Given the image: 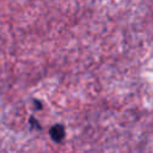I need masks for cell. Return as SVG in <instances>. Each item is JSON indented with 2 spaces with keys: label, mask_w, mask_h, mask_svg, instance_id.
<instances>
[{
  "label": "cell",
  "mask_w": 153,
  "mask_h": 153,
  "mask_svg": "<svg viewBox=\"0 0 153 153\" xmlns=\"http://www.w3.org/2000/svg\"><path fill=\"white\" fill-rule=\"evenodd\" d=\"M49 136L55 143H61L66 139V127L62 123H56L49 128Z\"/></svg>",
  "instance_id": "obj_1"
},
{
  "label": "cell",
  "mask_w": 153,
  "mask_h": 153,
  "mask_svg": "<svg viewBox=\"0 0 153 153\" xmlns=\"http://www.w3.org/2000/svg\"><path fill=\"white\" fill-rule=\"evenodd\" d=\"M29 127H30L31 130H42L41 123L38 122V120L33 115L29 116Z\"/></svg>",
  "instance_id": "obj_2"
},
{
  "label": "cell",
  "mask_w": 153,
  "mask_h": 153,
  "mask_svg": "<svg viewBox=\"0 0 153 153\" xmlns=\"http://www.w3.org/2000/svg\"><path fill=\"white\" fill-rule=\"evenodd\" d=\"M32 104H33V109L35 111H42L44 109V105L42 103L41 99H37V98H33L32 99Z\"/></svg>",
  "instance_id": "obj_3"
}]
</instances>
